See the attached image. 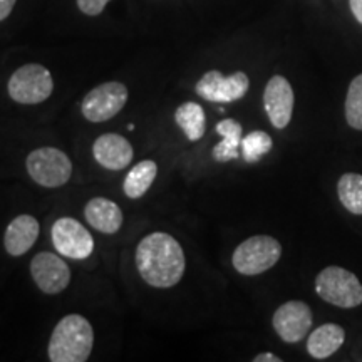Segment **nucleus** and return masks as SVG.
I'll use <instances>...</instances> for the list:
<instances>
[{
    "label": "nucleus",
    "instance_id": "f3484780",
    "mask_svg": "<svg viewBox=\"0 0 362 362\" xmlns=\"http://www.w3.org/2000/svg\"><path fill=\"white\" fill-rule=\"evenodd\" d=\"M216 133L221 136V141L214 148L215 160L226 163L238 158V148L242 144V124L232 117H226L216 124Z\"/></svg>",
    "mask_w": 362,
    "mask_h": 362
},
{
    "label": "nucleus",
    "instance_id": "aec40b11",
    "mask_svg": "<svg viewBox=\"0 0 362 362\" xmlns=\"http://www.w3.org/2000/svg\"><path fill=\"white\" fill-rule=\"evenodd\" d=\"M339 200L354 215H362V175L346 173L337 185Z\"/></svg>",
    "mask_w": 362,
    "mask_h": 362
},
{
    "label": "nucleus",
    "instance_id": "20e7f679",
    "mask_svg": "<svg viewBox=\"0 0 362 362\" xmlns=\"http://www.w3.org/2000/svg\"><path fill=\"white\" fill-rule=\"evenodd\" d=\"M282 255V247L274 237L257 235L235 248L233 267L242 275H259L272 269Z\"/></svg>",
    "mask_w": 362,
    "mask_h": 362
},
{
    "label": "nucleus",
    "instance_id": "9d476101",
    "mask_svg": "<svg viewBox=\"0 0 362 362\" xmlns=\"http://www.w3.org/2000/svg\"><path fill=\"white\" fill-rule=\"evenodd\" d=\"M272 324L284 342H300L312 329V310L300 300L285 302L275 310Z\"/></svg>",
    "mask_w": 362,
    "mask_h": 362
},
{
    "label": "nucleus",
    "instance_id": "39448f33",
    "mask_svg": "<svg viewBox=\"0 0 362 362\" xmlns=\"http://www.w3.org/2000/svg\"><path fill=\"white\" fill-rule=\"evenodd\" d=\"M29 176L45 188H57L66 185L72 175V163L66 153L57 148L34 149L25 161Z\"/></svg>",
    "mask_w": 362,
    "mask_h": 362
},
{
    "label": "nucleus",
    "instance_id": "0eeeda50",
    "mask_svg": "<svg viewBox=\"0 0 362 362\" xmlns=\"http://www.w3.org/2000/svg\"><path fill=\"white\" fill-rule=\"evenodd\" d=\"M128 88L123 83H104L86 94L83 115L90 123H104L115 117L126 106Z\"/></svg>",
    "mask_w": 362,
    "mask_h": 362
},
{
    "label": "nucleus",
    "instance_id": "ddd939ff",
    "mask_svg": "<svg viewBox=\"0 0 362 362\" xmlns=\"http://www.w3.org/2000/svg\"><path fill=\"white\" fill-rule=\"evenodd\" d=\"M93 155L103 168L119 171L128 168L133 161V146L124 136L106 133L94 141Z\"/></svg>",
    "mask_w": 362,
    "mask_h": 362
},
{
    "label": "nucleus",
    "instance_id": "412c9836",
    "mask_svg": "<svg viewBox=\"0 0 362 362\" xmlns=\"http://www.w3.org/2000/svg\"><path fill=\"white\" fill-rule=\"evenodd\" d=\"M272 138L265 131H252L242 139V156L247 163H257L272 149Z\"/></svg>",
    "mask_w": 362,
    "mask_h": 362
},
{
    "label": "nucleus",
    "instance_id": "5701e85b",
    "mask_svg": "<svg viewBox=\"0 0 362 362\" xmlns=\"http://www.w3.org/2000/svg\"><path fill=\"white\" fill-rule=\"evenodd\" d=\"M76 2H78L81 12L86 13V16L96 17L106 8L107 2H111V0H76Z\"/></svg>",
    "mask_w": 362,
    "mask_h": 362
},
{
    "label": "nucleus",
    "instance_id": "4be33fe9",
    "mask_svg": "<svg viewBox=\"0 0 362 362\" xmlns=\"http://www.w3.org/2000/svg\"><path fill=\"white\" fill-rule=\"evenodd\" d=\"M346 119L351 128L362 131V74L352 79L347 90Z\"/></svg>",
    "mask_w": 362,
    "mask_h": 362
},
{
    "label": "nucleus",
    "instance_id": "423d86ee",
    "mask_svg": "<svg viewBox=\"0 0 362 362\" xmlns=\"http://www.w3.org/2000/svg\"><path fill=\"white\" fill-rule=\"evenodd\" d=\"M8 96L19 104H39L49 99L54 90L51 72L40 64H25L8 79Z\"/></svg>",
    "mask_w": 362,
    "mask_h": 362
},
{
    "label": "nucleus",
    "instance_id": "6e6552de",
    "mask_svg": "<svg viewBox=\"0 0 362 362\" xmlns=\"http://www.w3.org/2000/svg\"><path fill=\"white\" fill-rule=\"evenodd\" d=\"M52 243L54 248L67 257V259L84 260L94 250L93 235L88 232V228L81 221L69 218H59L52 225Z\"/></svg>",
    "mask_w": 362,
    "mask_h": 362
},
{
    "label": "nucleus",
    "instance_id": "6ab92c4d",
    "mask_svg": "<svg viewBox=\"0 0 362 362\" xmlns=\"http://www.w3.org/2000/svg\"><path fill=\"white\" fill-rule=\"evenodd\" d=\"M158 175V166L155 161L144 160L138 165L133 166L131 171L126 176L124 181V193L126 197L133 198H141L144 193L148 192L149 187L153 185V181L156 180Z\"/></svg>",
    "mask_w": 362,
    "mask_h": 362
},
{
    "label": "nucleus",
    "instance_id": "4468645a",
    "mask_svg": "<svg viewBox=\"0 0 362 362\" xmlns=\"http://www.w3.org/2000/svg\"><path fill=\"white\" fill-rule=\"evenodd\" d=\"M39 221L30 215H19L8 223L4 245L8 255L21 257L33 248L39 237Z\"/></svg>",
    "mask_w": 362,
    "mask_h": 362
},
{
    "label": "nucleus",
    "instance_id": "f8f14e48",
    "mask_svg": "<svg viewBox=\"0 0 362 362\" xmlns=\"http://www.w3.org/2000/svg\"><path fill=\"white\" fill-rule=\"evenodd\" d=\"M264 106L274 128H287L293 112V89L284 76H274L267 83Z\"/></svg>",
    "mask_w": 362,
    "mask_h": 362
},
{
    "label": "nucleus",
    "instance_id": "7ed1b4c3",
    "mask_svg": "<svg viewBox=\"0 0 362 362\" xmlns=\"http://www.w3.org/2000/svg\"><path fill=\"white\" fill-rule=\"evenodd\" d=\"M315 291L329 304L352 309L362 304V285L352 272L327 267L317 275Z\"/></svg>",
    "mask_w": 362,
    "mask_h": 362
},
{
    "label": "nucleus",
    "instance_id": "a878e982",
    "mask_svg": "<svg viewBox=\"0 0 362 362\" xmlns=\"http://www.w3.org/2000/svg\"><path fill=\"white\" fill-rule=\"evenodd\" d=\"M253 361H255V362H280L282 359H280V357H277V356L269 354V352H267V354H259Z\"/></svg>",
    "mask_w": 362,
    "mask_h": 362
},
{
    "label": "nucleus",
    "instance_id": "9b49d317",
    "mask_svg": "<svg viewBox=\"0 0 362 362\" xmlns=\"http://www.w3.org/2000/svg\"><path fill=\"white\" fill-rule=\"evenodd\" d=\"M30 275L44 293L54 296L67 288L71 282V270L61 257L51 252H40L30 262Z\"/></svg>",
    "mask_w": 362,
    "mask_h": 362
},
{
    "label": "nucleus",
    "instance_id": "2eb2a0df",
    "mask_svg": "<svg viewBox=\"0 0 362 362\" xmlns=\"http://www.w3.org/2000/svg\"><path fill=\"white\" fill-rule=\"evenodd\" d=\"M86 220L89 221V225L93 228H96L98 232L112 235L119 232L121 225H123V211L116 205L115 202L107 200V198L98 197L93 198L84 210Z\"/></svg>",
    "mask_w": 362,
    "mask_h": 362
},
{
    "label": "nucleus",
    "instance_id": "f257e3e1",
    "mask_svg": "<svg viewBox=\"0 0 362 362\" xmlns=\"http://www.w3.org/2000/svg\"><path fill=\"white\" fill-rule=\"evenodd\" d=\"M136 267L151 287L170 288L183 277L187 262L178 240L168 233L155 232L144 237L136 248Z\"/></svg>",
    "mask_w": 362,
    "mask_h": 362
},
{
    "label": "nucleus",
    "instance_id": "393cba45",
    "mask_svg": "<svg viewBox=\"0 0 362 362\" xmlns=\"http://www.w3.org/2000/svg\"><path fill=\"white\" fill-rule=\"evenodd\" d=\"M349 6L356 19L362 24V0H349Z\"/></svg>",
    "mask_w": 362,
    "mask_h": 362
},
{
    "label": "nucleus",
    "instance_id": "a211bd4d",
    "mask_svg": "<svg viewBox=\"0 0 362 362\" xmlns=\"http://www.w3.org/2000/svg\"><path fill=\"white\" fill-rule=\"evenodd\" d=\"M176 124L183 129L189 141H198L205 134L206 117L205 111L200 104L197 103H185L175 112Z\"/></svg>",
    "mask_w": 362,
    "mask_h": 362
},
{
    "label": "nucleus",
    "instance_id": "dca6fc26",
    "mask_svg": "<svg viewBox=\"0 0 362 362\" xmlns=\"http://www.w3.org/2000/svg\"><path fill=\"white\" fill-rule=\"evenodd\" d=\"M344 341H346V332L341 325L324 324L307 339V351L315 359H327L341 349Z\"/></svg>",
    "mask_w": 362,
    "mask_h": 362
},
{
    "label": "nucleus",
    "instance_id": "f03ea898",
    "mask_svg": "<svg viewBox=\"0 0 362 362\" xmlns=\"http://www.w3.org/2000/svg\"><path fill=\"white\" fill-rule=\"evenodd\" d=\"M94 346L93 325L86 317L69 314L59 320L49 341V361L84 362L89 359Z\"/></svg>",
    "mask_w": 362,
    "mask_h": 362
},
{
    "label": "nucleus",
    "instance_id": "1a4fd4ad",
    "mask_svg": "<svg viewBox=\"0 0 362 362\" xmlns=\"http://www.w3.org/2000/svg\"><path fill=\"white\" fill-rule=\"evenodd\" d=\"M250 88L245 72H235L225 78L220 71H208L197 83V94L210 103H233L242 99Z\"/></svg>",
    "mask_w": 362,
    "mask_h": 362
},
{
    "label": "nucleus",
    "instance_id": "b1692460",
    "mask_svg": "<svg viewBox=\"0 0 362 362\" xmlns=\"http://www.w3.org/2000/svg\"><path fill=\"white\" fill-rule=\"evenodd\" d=\"M17 0H0V22L6 21L11 12L13 11V6H16Z\"/></svg>",
    "mask_w": 362,
    "mask_h": 362
}]
</instances>
